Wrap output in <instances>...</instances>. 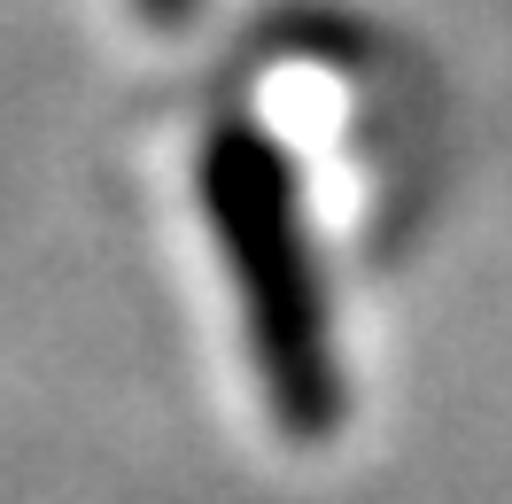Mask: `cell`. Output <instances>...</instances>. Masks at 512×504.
I'll use <instances>...</instances> for the list:
<instances>
[{
	"mask_svg": "<svg viewBox=\"0 0 512 504\" xmlns=\"http://www.w3.org/2000/svg\"><path fill=\"white\" fill-rule=\"evenodd\" d=\"M218 218H225V241H233V264H241V280L256 295L264 349H272V373H280L288 411L326 419V404H334V388H326V342H319V318H311V280L295 264L280 179H272L264 156H241V148L218 156Z\"/></svg>",
	"mask_w": 512,
	"mask_h": 504,
	"instance_id": "6da1fadb",
	"label": "cell"
},
{
	"mask_svg": "<svg viewBox=\"0 0 512 504\" xmlns=\"http://www.w3.org/2000/svg\"><path fill=\"white\" fill-rule=\"evenodd\" d=\"M148 8H156V16H179V8H187V0H148Z\"/></svg>",
	"mask_w": 512,
	"mask_h": 504,
	"instance_id": "7a4b0ae2",
	"label": "cell"
}]
</instances>
